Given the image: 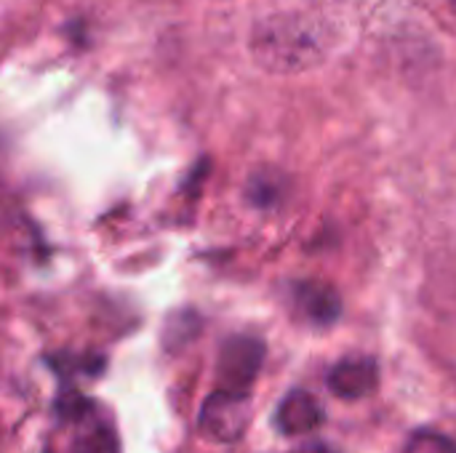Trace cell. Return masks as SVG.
<instances>
[{"label": "cell", "mask_w": 456, "mask_h": 453, "mask_svg": "<svg viewBox=\"0 0 456 453\" xmlns=\"http://www.w3.org/2000/svg\"><path fill=\"white\" fill-rule=\"evenodd\" d=\"M321 27L302 16H273L254 29V53L270 69H305L321 59Z\"/></svg>", "instance_id": "obj_1"}, {"label": "cell", "mask_w": 456, "mask_h": 453, "mask_svg": "<svg viewBox=\"0 0 456 453\" xmlns=\"http://www.w3.org/2000/svg\"><path fill=\"white\" fill-rule=\"evenodd\" d=\"M248 419H251L248 392L216 390L200 411V430L219 443H232L246 433Z\"/></svg>", "instance_id": "obj_2"}, {"label": "cell", "mask_w": 456, "mask_h": 453, "mask_svg": "<svg viewBox=\"0 0 456 453\" xmlns=\"http://www.w3.org/2000/svg\"><path fill=\"white\" fill-rule=\"evenodd\" d=\"M265 360V344L254 336H235L230 339L216 363L219 390L248 392Z\"/></svg>", "instance_id": "obj_3"}, {"label": "cell", "mask_w": 456, "mask_h": 453, "mask_svg": "<svg viewBox=\"0 0 456 453\" xmlns=\"http://www.w3.org/2000/svg\"><path fill=\"white\" fill-rule=\"evenodd\" d=\"M379 384V366L371 358H347L329 374V390L342 400H361Z\"/></svg>", "instance_id": "obj_4"}, {"label": "cell", "mask_w": 456, "mask_h": 453, "mask_svg": "<svg viewBox=\"0 0 456 453\" xmlns=\"http://www.w3.org/2000/svg\"><path fill=\"white\" fill-rule=\"evenodd\" d=\"M323 425V409L318 406V400L305 392V390H294L283 398L278 414H275V427L281 430V435L286 438H299V435H310Z\"/></svg>", "instance_id": "obj_5"}, {"label": "cell", "mask_w": 456, "mask_h": 453, "mask_svg": "<svg viewBox=\"0 0 456 453\" xmlns=\"http://www.w3.org/2000/svg\"><path fill=\"white\" fill-rule=\"evenodd\" d=\"M297 304L318 326L334 323L342 312L337 291L331 286H323V283H299L297 286Z\"/></svg>", "instance_id": "obj_6"}, {"label": "cell", "mask_w": 456, "mask_h": 453, "mask_svg": "<svg viewBox=\"0 0 456 453\" xmlns=\"http://www.w3.org/2000/svg\"><path fill=\"white\" fill-rule=\"evenodd\" d=\"M72 453H120V446H118V438L110 427L94 425L75 441Z\"/></svg>", "instance_id": "obj_7"}, {"label": "cell", "mask_w": 456, "mask_h": 453, "mask_svg": "<svg viewBox=\"0 0 456 453\" xmlns=\"http://www.w3.org/2000/svg\"><path fill=\"white\" fill-rule=\"evenodd\" d=\"M94 411V403L83 395V392H77V390H64L61 395H59V400H56V414L64 419V422H83V419H88V414Z\"/></svg>", "instance_id": "obj_8"}, {"label": "cell", "mask_w": 456, "mask_h": 453, "mask_svg": "<svg viewBox=\"0 0 456 453\" xmlns=\"http://www.w3.org/2000/svg\"><path fill=\"white\" fill-rule=\"evenodd\" d=\"M291 453H337L331 446H326V443H305V446H299V449H294Z\"/></svg>", "instance_id": "obj_9"}, {"label": "cell", "mask_w": 456, "mask_h": 453, "mask_svg": "<svg viewBox=\"0 0 456 453\" xmlns=\"http://www.w3.org/2000/svg\"><path fill=\"white\" fill-rule=\"evenodd\" d=\"M449 3H452V8H454V11H456V0H449Z\"/></svg>", "instance_id": "obj_10"}]
</instances>
